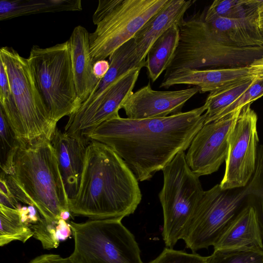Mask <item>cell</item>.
<instances>
[{"instance_id":"1","label":"cell","mask_w":263,"mask_h":263,"mask_svg":"<svg viewBox=\"0 0 263 263\" xmlns=\"http://www.w3.org/2000/svg\"><path fill=\"white\" fill-rule=\"evenodd\" d=\"M205 104L160 118L133 119L118 116L109 119L85 137L111 147L137 180H150L181 152L189 147L204 125Z\"/></svg>"},{"instance_id":"2","label":"cell","mask_w":263,"mask_h":263,"mask_svg":"<svg viewBox=\"0 0 263 263\" xmlns=\"http://www.w3.org/2000/svg\"><path fill=\"white\" fill-rule=\"evenodd\" d=\"M141 199L138 180L124 160L109 146L90 141L78 192L69 199L71 213L122 219L135 212Z\"/></svg>"},{"instance_id":"3","label":"cell","mask_w":263,"mask_h":263,"mask_svg":"<svg viewBox=\"0 0 263 263\" xmlns=\"http://www.w3.org/2000/svg\"><path fill=\"white\" fill-rule=\"evenodd\" d=\"M18 201L34 205L47 221H57L70 211L69 198L51 141L41 139L20 145L10 173H1Z\"/></svg>"},{"instance_id":"4","label":"cell","mask_w":263,"mask_h":263,"mask_svg":"<svg viewBox=\"0 0 263 263\" xmlns=\"http://www.w3.org/2000/svg\"><path fill=\"white\" fill-rule=\"evenodd\" d=\"M179 28L178 47L164 76L183 68L249 66L263 55V46H239L214 30L204 21L203 11L184 18Z\"/></svg>"},{"instance_id":"5","label":"cell","mask_w":263,"mask_h":263,"mask_svg":"<svg viewBox=\"0 0 263 263\" xmlns=\"http://www.w3.org/2000/svg\"><path fill=\"white\" fill-rule=\"evenodd\" d=\"M0 60L5 65L16 114L9 124L20 144L39 139L51 141L57 129L37 87L28 58L22 57L12 47L0 49Z\"/></svg>"},{"instance_id":"6","label":"cell","mask_w":263,"mask_h":263,"mask_svg":"<svg viewBox=\"0 0 263 263\" xmlns=\"http://www.w3.org/2000/svg\"><path fill=\"white\" fill-rule=\"evenodd\" d=\"M168 0H100L89 34L92 61L105 60L137 32Z\"/></svg>"},{"instance_id":"7","label":"cell","mask_w":263,"mask_h":263,"mask_svg":"<svg viewBox=\"0 0 263 263\" xmlns=\"http://www.w3.org/2000/svg\"><path fill=\"white\" fill-rule=\"evenodd\" d=\"M28 60L37 87L53 120L70 116L80 107L68 40L41 48L34 45Z\"/></svg>"},{"instance_id":"8","label":"cell","mask_w":263,"mask_h":263,"mask_svg":"<svg viewBox=\"0 0 263 263\" xmlns=\"http://www.w3.org/2000/svg\"><path fill=\"white\" fill-rule=\"evenodd\" d=\"M122 220L70 221L74 249L68 258L74 263H143L135 237Z\"/></svg>"},{"instance_id":"9","label":"cell","mask_w":263,"mask_h":263,"mask_svg":"<svg viewBox=\"0 0 263 263\" xmlns=\"http://www.w3.org/2000/svg\"><path fill=\"white\" fill-rule=\"evenodd\" d=\"M162 171L163 184L159 194L163 214L162 236L166 246L173 249L182 239L204 191L184 152L178 153Z\"/></svg>"},{"instance_id":"10","label":"cell","mask_w":263,"mask_h":263,"mask_svg":"<svg viewBox=\"0 0 263 263\" xmlns=\"http://www.w3.org/2000/svg\"><path fill=\"white\" fill-rule=\"evenodd\" d=\"M238 189L223 190L217 184L204 192L182 238L192 253L213 247L245 206L246 186Z\"/></svg>"},{"instance_id":"11","label":"cell","mask_w":263,"mask_h":263,"mask_svg":"<svg viewBox=\"0 0 263 263\" xmlns=\"http://www.w3.org/2000/svg\"><path fill=\"white\" fill-rule=\"evenodd\" d=\"M248 104L240 110L230 136L223 177V190L245 187L255 168L259 141L257 116Z\"/></svg>"},{"instance_id":"12","label":"cell","mask_w":263,"mask_h":263,"mask_svg":"<svg viewBox=\"0 0 263 263\" xmlns=\"http://www.w3.org/2000/svg\"><path fill=\"white\" fill-rule=\"evenodd\" d=\"M141 68L130 70L96 97L83 102L76 112L69 116L64 132L85 138L106 120L119 116V110L133 92Z\"/></svg>"},{"instance_id":"13","label":"cell","mask_w":263,"mask_h":263,"mask_svg":"<svg viewBox=\"0 0 263 263\" xmlns=\"http://www.w3.org/2000/svg\"><path fill=\"white\" fill-rule=\"evenodd\" d=\"M241 109L204 124L193 138L187 153V163L198 176L210 175L225 162L230 136Z\"/></svg>"},{"instance_id":"14","label":"cell","mask_w":263,"mask_h":263,"mask_svg":"<svg viewBox=\"0 0 263 263\" xmlns=\"http://www.w3.org/2000/svg\"><path fill=\"white\" fill-rule=\"evenodd\" d=\"M199 92L197 87L172 91L153 90L148 83L133 92L121 108L133 119L160 118L181 112L185 103Z\"/></svg>"},{"instance_id":"15","label":"cell","mask_w":263,"mask_h":263,"mask_svg":"<svg viewBox=\"0 0 263 263\" xmlns=\"http://www.w3.org/2000/svg\"><path fill=\"white\" fill-rule=\"evenodd\" d=\"M69 199L77 195L84 168L86 138L68 135L56 129L51 140Z\"/></svg>"},{"instance_id":"16","label":"cell","mask_w":263,"mask_h":263,"mask_svg":"<svg viewBox=\"0 0 263 263\" xmlns=\"http://www.w3.org/2000/svg\"><path fill=\"white\" fill-rule=\"evenodd\" d=\"M252 77L254 76L250 66L206 69L183 68L164 76L160 88L186 84L198 87L200 93H210Z\"/></svg>"},{"instance_id":"17","label":"cell","mask_w":263,"mask_h":263,"mask_svg":"<svg viewBox=\"0 0 263 263\" xmlns=\"http://www.w3.org/2000/svg\"><path fill=\"white\" fill-rule=\"evenodd\" d=\"M214 250L263 251V238L254 209L246 204L230 222Z\"/></svg>"},{"instance_id":"18","label":"cell","mask_w":263,"mask_h":263,"mask_svg":"<svg viewBox=\"0 0 263 263\" xmlns=\"http://www.w3.org/2000/svg\"><path fill=\"white\" fill-rule=\"evenodd\" d=\"M195 1L168 0L164 6L143 25L134 39L140 62L145 58L155 41L173 25L179 26L186 11Z\"/></svg>"},{"instance_id":"19","label":"cell","mask_w":263,"mask_h":263,"mask_svg":"<svg viewBox=\"0 0 263 263\" xmlns=\"http://www.w3.org/2000/svg\"><path fill=\"white\" fill-rule=\"evenodd\" d=\"M89 34L85 27L78 25L73 29L68 40L74 84L82 104L93 92L99 81L93 71Z\"/></svg>"},{"instance_id":"20","label":"cell","mask_w":263,"mask_h":263,"mask_svg":"<svg viewBox=\"0 0 263 263\" xmlns=\"http://www.w3.org/2000/svg\"><path fill=\"white\" fill-rule=\"evenodd\" d=\"M204 20L212 28L238 46H263V37L257 23V14L241 18L216 17Z\"/></svg>"},{"instance_id":"21","label":"cell","mask_w":263,"mask_h":263,"mask_svg":"<svg viewBox=\"0 0 263 263\" xmlns=\"http://www.w3.org/2000/svg\"><path fill=\"white\" fill-rule=\"evenodd\" d=\"M82 10L81 0H1L0 20L39 13Z\"/></svg>"},{"instance_id":"22","label":"cell","mask_w":263,"mask_h":263,"mask_svg":"<svg viewBox=\"0 0 263 263\" xmlns=\"http://www.w3.org/2000/svg\"><path fill=\"white\" fill-rule=\"evenodd\" d=\"M179 37V26L173 25L151 46L146 56L145 67L152 82L157 80L172 62L178 47Z\"/></svg>"},{"instance_id":"23","label":"cell","mask_w":263,"mask_h":263,"mask_svg":"<svg viewBox=\"0 0 263 263\" xmlns=\"http://www.w3.org/2000/svg\"><path fill=\"white\" fill-rule=\"evenodd\" d=\"M109 68L105 77L99 80L93 92L86 100H91L130 70L145 66L137 55L134 39L114 51L109 57Z\"/></svg>"},{"instance_id":"24","label":"cell","mask_w":263,"mask_h":263,"mask_svg":"<svg viewBox=\"0 0 263 263\" xmlns=\"http://www.w3.org/2000/svg\"><path fill=\"white\" fill-rule=\"evenodd\" d=\"M255 78L252 77L209 93L204 103L206 107L204 124L216 120L250 87Z\"/></svg>"},{"instance_id":"25","label":"cell","mask_w":263,"mask_h":263,"mask_svg":"<svg viewBox=\"0 0 263 263\" xmlns=\"http://www.w3.org/2000/svg\"><path fill=\"white\" fill-rule=\"evenodd\" d=\"M0 246L18 240L25 243L33 236V232L22 219L19 209L0 204Z\"/></svg>"},{"instance_id":"26","label":"cell","mask_w":263,"mask_h":263,"mask_svg":"<svg viewBox=\"0 0 263 263\" xmlns=\"http://www.w3.org/2000/svg\"><path fill=\"white\" fill-rule=\"evenodd\" d=\"M259 0H215L204 11V18L236 19L255 15L262 3Z\"/></svg>"},{"instance_id":"27","label":"cell","mask_w":263,"mask_h":263,"mask_svg":"<svg viewBox=\"0 0 263 263\" xmlns=\"http://www.w3.org/2000/svg\"><path fill=\"white\" fill-rule=\"evenodd\" d=\"M246 189L247 204L256 213L263 238V145L258 146L255 170Z\"/></svg>"},{"instance_id":"28","label":"cell","mask_w":263,"mask_h":263,"mask_svg":"<svg viewBox=\"0 0 263 263\" xmlns=\"http://www.w3.org/2000/svg\"><path fill=\"white\" fill-rule=\"evenodd\" d=\"M0 143L1 172L8 174L12 168L13 158L20 143L1 108Z\"/></svg>"},{"instance_id":"29","label":"cell","mask_w":263,"mask_h":263,"mask_svg":"<svg viewBox=\"0 0 263 263\" xmlns=\"http://www.w3.org/2000/svg\"><path fill=\"white\" fill-rule=\"evenodd\" d=\"M207 263H263V251L214 250Z\"/></svg>"},{"instance_id":"30","label":"cell","mask_w":263,"mask_h":263,"mask_svg":"<svg viewBox=\"0 0 263 263\" xmlns=\"http://www.w3.org/2000/svg\"><path fill=\"white\" fill-rule=\"evenodd\" d=\"M58 221H47L41 218L37 223L30 226L33 237L41 242L44 249L57 248L59 245L60 241L57 230Z\"/></svg>"},{"instance_id":"31","label":"cell","mask_w":263,"mask_h":263,"mask_svg":"<svg viewBox=\"0 0 263 263\" xmlns=\"http://www.w3.org/2000/svg\"><path fill=\"white\" fill-rule=\"evenodd\" d=\"M207 258L196 253H189L165 248L158 256L148 263H207Z\"/></svg>"},{"instance_id":"32","label":"cell","mask_w":263,"mask_h":263,"mask_svg":"<svg viewBox=\"0 0 263 263\" xmlns=\"http://www.w3.org/2000/svg\"><path fill=\"white\" fill-rule=\"evenodd\" d=\"M263 96V78L255 77L250 87L218 117V119L229 114Z\"/></svg>"},{"instance_id":"33","label":"cell","mask_w":263,"mask_h":263,"mask_svg":"<svg viewBox=\"0 0 263 263\" xmlns=\"http://www.w3.org/2000/svg\"><path fill=\"white\" fill-rule=\"evenodd\" d=\"M20 211L23 220L29 226L37 223L41 219L36 208L32 205L21 207Z\"/></svg>"},{"instance_id":"34","label":"cell","mask_w":263,"mask_h":263,"mask_svg":"<svg viewBox=\"0 0 263 263\" xmlns=\"http://www.w3.org/2000/svg\"><path fill=\"white\" fill-rule=\"evenodd\" d=\"M29 263H74L67 257L54 254L39 255L31 260Z\"/></svg>"},{"instance_id":"35","label":"cell","mask_w":263,"mask_h":263,"mask_svg":"<svg viewBox=\"0 0 263 263\" xmlns=\"http://www.w3.org/2000/svg\"><path fill=\"white\" fill-rule=\"evenodd\" d=\"M109 62L105 60H99L93 64V73L97 79L102 80L109 68Z\"/></svg>"},{"instance_id":"36","label":"cell","mask_w":263,"mask_h":263,"mask_svg":"<svg viewBox=\"0 0 263 263\" xmlns=\"http://www.w3.org/2000/svg\"><path fill=\"white\" fill-rule=\"evenodd\" d=\"M57 234L60 241L67 239L71 235L72 231L70 224L66 221L60 219L57 225Z\"/></svg>"},{"instance_id":"37","label":"cell","mask_w":263,"mask_h":263,"mask_svg":"<svg viewBox=\"0 0 263 263\" xmlns=\"http://www.w3.org/2000/svg\"><path fill=\"white\" fill-rule=\"evenodd\" d=\"M250 67L255 77L263 78V55L254 61Z\"/></svg>"},{"instance_id":"38","label":"cell","mask_w":263,"mask_h":263,"mask_svg":"<svg viewBox=\"0 0 263 263\" xmlns=\"http://www.w3.org/2000/svg\"><path fill=\"white\" fill-rule=\"evenodd\" d=\"M257 23L258 25L263 24V0L257 9Z\"/></svg>"},{"instance_id":"39","label":"cell","mask_w":263,"mask_h":263,"mask_svg":"<svg viewBox=\"0 0 263 263\" xmlns=\"http://www.w3.org/2000/svg\"><path fill=\"white\" fill-rule=\"evenodd\" d=\"M70 215L71 212L70 211H63L61 213L60 219L66 221L70 218Z\"/></svg>"},{"instance_id":"40","label":"cell","mask_w":263,"mask_h":263,"mask_svg":"<svg viewBox=\"0 0 263 263\" xmlns=\"http://www.w3.org/2000/svg\"><path fill=\"white\" fill-rule=\"evenodd\" d=\"M260 34L263 37V24L258 25Z\"/></svg>"}]
</instances>
